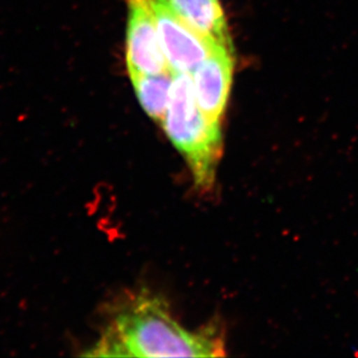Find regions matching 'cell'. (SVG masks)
Returning a JSON list of instances; mask_svg holds the SVG:
<instances>
[{"instance_id": "cell-1", "label": "cell", "mask_w": 358, "mask_h": 358, "mask_svg": "<svg viewBox=\"0 0 358 358\" xmlns=\"http://www.w3.org/2000/svg\"><path fill=\"white\" fill-rule=\"evenodd\" d=\"M88 356L220 357L227 355L220 327L190 331L173 318L165 301L148 291L121 306Z\"/></svg>"}, {"instance_id": "cell-2", "label": "cell", "mask_w": 358, "mask_h": 358, "mask_svg": "<svg viewBox=\"0 0 358 358\" xmlns=\"http://www.w3.org/2000/svg\"><path fill=\"white\" fill-rule=\"evenodd\" d=\"M162 128L182 155L201 192H210L223 155L220 121H215L199 107L189 73H174Z\"/></svg>"}, {"instance_id": "cell-3", "label": "cell", "mask_w": 358, "mask_h": 358, "mask_svg": "<svg viewBox=\"0 0 358 358\" xmlns=\"http://www.w3.org/2000/svg\"><path fill=\"white\" fill-rule=\"evenodd\" d=\"M148 3L156 24L162 52L173 73L190 75L210 55L220 47H225L187 26L164 0H148Z\"/></svg>"}, {"instance_id": "cell-4", "label": "cell", "mask_w": 358, "mask_h": 358, "mask_svg": "<svg viewBox=\"0 0 358 358\" xmlns=\"http://www.w3.org/2000/svg\"><path fill=\"white\" fill-rule=\"evenodd\" d=\"M127 64L129 75L172 72L162 52L156 24L148 0H128Z\"/></svg>"}, {"instance_id": "cell-5", "label": "cell", "mask_w": 358, "mask_h": 358, "mask_svg": "<svg viewBox=\"0 0 358 358\" xmlns=\"http://www.w3.org/2000/svg\"><path fill=\"white\" fill-rule=\"evenodd\" d=\"M234 75L232 48L220 47L190 73L199 107L211 120L220 121L230 96Z\"/></svg>"}, {"instance_id": "cell-6", "label": "cell", "mask_w": 358, "mask_h": 358, "mask_svg": "<svg viewBox=\"0 0 358 358\" xmlns=\"http://www.w3.org/2000/svg\"><path fill=\"white\" fill-rule=\"evenodd\" d=\"M192 29L215 43L232 48L220 0H164Z\"/></svg>"}, {"instance_id": "cell-7", "label": "cell", "mask_w": 358, "mask_h": 358, "mask_svg": "<svg viewBox=\"0 0 358 358\" xmlns=\"http://www.w3.org/2000/svg\"><path fill=\"white\" fill-rule=\"evenodd\" d=\"M129 76L142 108L151 119L162 123L169 106L174 73Z\"/></svg>"}]
</instances>
